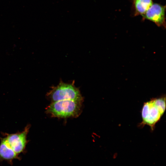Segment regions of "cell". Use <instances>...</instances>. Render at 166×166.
<instances>
[{
    "label": "cell",
    "mask_w": 166,
    "mask_h": 166,
    "mask_svg": "<svg viewBox=\"0 0 166 166\" xmlns=\"http://www.w3.org/2000/svg\"><path fill=\"white\" fill-rule=\"evenodd\" d=\"M166 96L151 98L144 102L142 107V121L139 126H149L153 131L156 124L160 120L165 110Z\"/></svg>",
    "instance_id": "cell-1"
},
{
    "label": "cell",
    "mask_w": 166,
    "mask_h": 166,
    "mask_svg": "<svg viewBox=\"0 0 166 166\" xmlns=\"http://www.w3.org/2000/svg\"><path fill=\"white\" fill-rule=\"evenodd\" d=\"M82 102L67 100L51 102L46 108L45 112L53 117L61 118L77 117L81 113Z\"/></svg>",
    "instance_id": "cell-2"
},
{
    "label": "cell",
    "mask_w": 166,
    "mask_h": 166,
    "mask_svg": "<svg viewBox=\"0 0 166 166\" xmlns=\"http://www.w3.org/2000/svg\"><path fill=\"white\" fill-rule=\"evenodd\" d=\"M47 96L51 102L67 100L83 101L79 89L74 85V81L66 83L60 81L57 85L51 87Z\"/></svg>",
    "instance_id": "cell-3"
},
{
    "label": "cell",
    "mask_w": 166,
    "mask_h": 166,
    "mask_svg": "<svg viewBox=\"0 0 166 166\" xmlns=\"http://www.w3.org/2000/svg\"><path fill=\"white\" fill-rule=\"evenodd\" d=\"M166 6L153 3L142 16L143 20H148L154 23L159 27L165 28Z\"/></svg>",
    "instance_id": "cell-4"
},
{
    "label": "cell",
    "mask_w": 166,
    "mask_h": 166,
    "mask_svg": "<svg viewBox=\"0 0 166 166\" xmlns=\"http://www.w3.org/2000/svg\"><path fill=\"white\" fill-rule=\"evenodd\" d=\"M30 126H27L21 132L7 134L5 137L12 149L17 155L24 151L27 143V136Z\"/></svg>",
    "instance_id": "cell-5"
},
{
    "label": "cell",
    "mask_w": 166,
    "mask_h": 166,
    "mask_svg": "<svg viewBox=\"0 0 166 166\" xmlns=\"http://www.w3.org/2000/svg\"><path fill=\"white\" fill-rule=\"evenodd\" d=\"M18 156L11 148L5 137L1 138L0 144V161L5 160L11 163L14 159H19Z\"/></svg>",
    "instance_id": "cell-6"
},
{
    "label": "cell",
    "mask_w": 166,
    "mask_h": 166,
    "mask_svg": "<svg viewBox=\"0 0 166 166\" xmlns=\"http://www.w3.org/2000/svg\"><path fill=\"white\" fill-rule=\"evenodd\" d=\"M135 16L143 15L153 4L152 0H132Z\"/></svg>",
    "instance_id": "cell-7"
}]
</instances>
